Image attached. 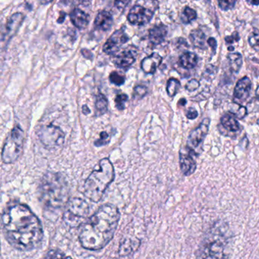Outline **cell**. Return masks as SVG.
Instances as JSON below:
<instances>
[{
  "label": "cell",
  "mask_w": 259,
  "mask_h": 259,
  "mask_svg": "<svg viewBox=\"0 0 259 259\" xmlns=\"http://www.w3.org/2000/svg\"><path fill=\"white\" fill-rule=\"evenodd\" d=\"M114 177L113 165L108 158L102 159L99 169H95L84 183V196L94 202L101 201Z\"/></svg>",
  "instance_id": "cell-4"
},
{
  "label": "cell",
  "mask_w": 259,
  "mask_h": 259,
  "mask_svg": "<svg viewBox=\"0 0 259 259\" xmlns=\"http://www.w3.org/2000/svg\"><path fill=\"white\" fill-rule=\"evenodd\" d=\"M81 53H82L83 55H84V57H86L87 59H92V54L90 52V51H88V50H82V51H81Z\"/></svg>",
  "instance_id": "cell-40"
},
{
  "label": "cell",
  "mask_w": 259,
  "mask_h": 259,
  "mask_svg": "<svg viewBox=\"0 0 259 259\" xmlns=\"http://www.w3.org/2000/svg\"><path fill=\"white\" fill-rule=\"evenodd\" d=\"M239 35L237 32H234L231 36H227V37H225V41L227 42V44H233L235 42L239 41Z\"/></svg>",
  "instance_id": "cell-37"
},
{
  "label": "cell",
  "mask_w": 259,
  "mask_h": 259,
  "mask_svg": "<svg viewBox=\"0 0 259 259\" xmlns=\"http://www.w3.org/2000/svg\"><path fill=\"white\" fill-rule=\"evenodd\" d=\"M110 141V136L106 132H102L100 135V139L95 141V145L97 147L104 146L109 144Z\"/></svg>",
  "instance_id": "cell-32"
},
{
  "label": "cell",
  "mask_w": 259,
  "mask_h": 259,
  "mask_svg": "<svg viewBox=\"0 0 259 259\" xmlns=\"http://www.w3.org/2000/svg\"><path fill=\"white\" fill-rule=\"evenodd\" d=\"M207 44H208L209 46L211 48L212 51H213V53H215V51H216L217 46V41L213 37H210V38L207 40Z\"/></svg>",
  "instance_id": "cell-39"
},
{
  "label": "cell",
  "mask_w": 259,
  "mask_h": 259,
  "mask_svg": "<svg viewBox=\"0 0 259 259\" xmlns=\"http://www.w3.org/2000/svg\"><path fill=\"white\" fill-rule=\"evenodd\" d=\"M179 63L184 69H194L198 63V57L194 53L186 52L180 57Z\"/></svg>",
  "instance_id": "cell-23"
},
{
  "label": "cell",
  "mask_w": 259,
  "mask_h": 259,
  "mask_svg": "<svg viewBox=\"0 0 259 259\" xmlns=\"http://www.w3.org/2000/svg\"><path fill=\"white\" fill-rule=\"evenodd\" d=\"M162 63V57L158 54H151L149 57H145L141 63V67L145 74H154L157 68Z\"/></svg>",
  "instance_id": "cell-17"
},
{
  "label": "cell",
  "mask_w": 259,
  "mask_h": 259,
  "mask_svg": "<svg viewBox=\"0 0 259 259\" xmlns=\"http://www.w3.org/2000/svg\"><path fill=\"white\" fill-rule=\"evenodd\" d=\"M65 17H66V14H65L64 13H61V14H60V17L59 18V23H63V22H64Z\"/></svg>",
  "instance_id": "cell-42"
},
{
  "label": "cell",
  "mask_w": 259,
  "mask_h": 259,
  "mask_svg": "<svg viewBox=\"0 0 259 259\" xmlns=\"http://www.w3.org/2000/svg\"><path fill=\"white\" fill-rule=\"evenodd\" d=\"M220 9L223 11H228L234 8L236 0H218Z\"/></svg>",
  "instance_id": "cell-28"
},
{
  "label": "cell",
  "mask_w": 259,
  "mask_h": 259,
  "mask_svg": "<svg viewBox=\"0 0 259 259\" xmlns=\"http://www.w3.org/2000/svg\"><path fill=\"white\" fill-rule=\"evenodd\" d=\"M230 67L233 72L238 73L242 65V57L239 53H233L228 55Z\"/></svg>",
  "instance_id": "cell-25"
},
{
  "label": "cell",
  "mask_w": 259,
  "mask_h": 259,
  "mask_svg": "<svg viewBox=\"0 0 259 259\" xmlns=\"http://www.w3.org/2000/svg\"><path fill=\"white\" fill-rule=\"evenodd\" d=\"M108 110V101L107 98L102 94H99L97 96L96 102H95V110L97 116H101L107 113Z\"/></svg>",
  "instance_id": "cell-24"
},
{
  "label": "cell",
  "mask_w": 259,
  "mask_h": 259,
  "mask_svg": "<svg viewBox=\"0 0 259 259\" xmlns=\"http://www.w3.org/2000/svg\"><path fill=\"white\" fill-rule=\"evenodd\" d=\"M247 2L251 5L256 6V7L258 6V0H247Z\"/></svg>",
  "instance_id": "cell-43"
},
{
  "label": "cell",
  "mask_w": 259,
  "mask_h": 259,
  "mask_svg": "<svg viewBox=\"0 0 259 259\" xmlns=\"http://www.w3.org/2000/svg\"><path fill=\"white\" fill-rule=\"evenodd\" d=\"M147 93H148V89L145 86H136L134 89V98L136 99H141L144 98Z\"/></svg>",
  "instance_id": "cell-33"
},
{
  "label": "cell",
  "mask_w": 259,
  "mask_h": 259,
  "mask_svg": "<svg viewBox=\"0 0 259 259\" xmlns=\"http://www.w3.org/2000/svg\"><path fill=\"white\" fill-rule=\"evenodd\" d=\"M24 19H25V16L22 14V13H16V14L12 16L11 18L9 19L8 22H7V31H8L7 36L10 38H11L19 31Z\"/></svg>",
  "instance_id": "cell-21"
},
{
  "label": "cell",
  "mask_w": 259,
  "mask_h": 259,
  "mask_svg": "<svg viewBox=\"0 0 259 259\" xmlns=\"http://www.w3.org/2000/svg\"><path fill=\"white\" fill-rule=\"evenodd\" d=\"M189 39L195 48L200 50L207 49V47L205 45V34L201 30L196 29L192 31L189 35Z\"/></svg>",
  "instance_id": "cell-22"
},
{
  "label": "cell",
  "mask_w": 259,
  "mask_h": 259,
  "mask_svg": "<svg viewBox=\"0 0 259 259\" xmlns=\"http://www.w3.org/2000/svg\"><path fill=\"white\" fill-rule=\"evenodd\" d=\"M89 214L88 203L81 198H72L66 203L63 221L71 228H76L82 225Z\"/></svg>",
  "instance_id": "cell-6"
},
{
  "label": "cell",
  "mask_w": 259,
  "mask_h": 259,
  "mask_svg": "<svg viewBox=\"0 0 259 259\" xmlns=\"http://www.w3.org/2000/svg\"><path fill=\"white\" fill-rule=\"evenodd\" d=\"M225 242V239L220 235H217V236H209L203 243L202 246L198 250L197 257L205 258L224 257V249Z\"/></svg>",
  "instance_id": "cell-8"
},
{
  "label": "cell",
  "mask_w": 259,
  "mask_h": 259,
  "mask_svg": "<svg viewBox=\"0 0 259 259\" xmlns=\"http://www.w3.org/2000/svg\"><path fill=\"white\" fill-rule=\"evenodd\" d=\"M141 245L140 239L136 237L126 238L125 240L121 242L118 254L120 257L130 255L133 254L139 248Z\"/></svg>",
  "instance_id": "cell-16"
},
{
  "label": "cell",
  "mask_w": 259,
  "mask_h": 259,
  "mask_svg": "<svg viewBox=\"0 0 259 259\" xmlns=\"http://www.w3.org/2000/svg\"><path fill=\"white\" fill-rule=\"evenodd\" d=\"M200 83L197 79H192L186 84V89L189 92H194L199 88Z\"/></svg>",
  "instance_id": "cell-34"
},
{
  "label": "cell",
  "mask_w": 259,
  "mask_h": 259,
  "mask_svg": "<svg viewBox=\"0 0 259 259\" xmlns=\"http://www.w3.org/2000/svg\"><path fill=\"white\" fill-rule=\"evenodd\" d=\"M82 111L84 114H89V113H90L91 110L90 109H89V107H87V106L84 105L83 106Z\"/></svg>",
  "instance_id": "cell-41"
},
{
  "label": "cell",
  "mask_w": 259,
  "mask_h": 259,
  "mask_svg": "<svg viewBox=\"0 0 259 259\" xmlns=\"http://www.w3.org/2000/svg\"><path fill=\"white\" fill-rule=\"evenodd\" d=\"M251 89V81L247 76L243 77L236 83L233 93L235 104H241L249 97Z\"/></svg>",
  "instance_id": "cell-14"
},
{
  "label": "cell",
  "mask_w": 259,
  "mask_h": 259,
  "mask_svg": "<svg viewBox=\"0 0 259 259\" xmlns=\"http://www.w3.org/2000/svg\"><path fill=\"white\" fill-rule=\"evenodd\" d=\"M113 16L107 11H101L98 13L95 21V27L98 30L107 31L113 25Z\"/></svg>",
  "instance_id": "cell-19"
},
{
  "label": "cell",
  "mask_w": 259,
  "mask_h": 259,
  "mask_svg": "<svg viewBox=\"0 0 259 259\" xmlns=\"http://www.w3.org/2000/svg\"><path fill=\"white\" fill-rule=\"evenodd\" d=\"M181 87V84L176 78H169L166 84V92L170 98L176 96Z\"/></svg>",
  "instance_id": "cell-27"
},
{
  "label": "cell",
  "mask_w": 259,
  "mask_h": 259,
  "mask_svg": "<svg viewBox=\"0 0 259 259\" xmlns=\"http://www.w3.org/2000/svg\"><path fill=\"white\" fill-rule=\"evenodd\" d=\"M110 80L113 84L117 86L122 85L125 83V78L119 75L117 72H113L110 73Z\"/></svg>",
  "instance_id": "cell-31"
},
{
  "label": "cell",
  "mask_w": 259,
  "mask_h": 259,
  "mask_svg": "<svg viewBox=\"0 0 259 259\" xmlns=\"http://www.w3.org/2000/svg\"><path fill=\"white\" fill-rule=\"evenodd\" d=\"M154 16V10L145 8L141 5H136L130 10L127 19L133 25L142 26L151 22Z\"/></svg>",
  "instance_id": "cell-9"
},
{
  "label": "cell",
  "mask_w": 259,
  "mask_h": 259,
  "mask_svg": "<svg viewBox=\"0 0 259 259\" xmlns=\"http://www.w3.org/2000/svg\"><path fill=\"white\" fill-rule=\"evenodd\" d=\"M194 155H197L194 150L189 147H186V151L180 152V164L182 172L185 176H190L195 172L196 169V162Z\"/></svg>",
  "instance_id": "cell-11"
},
{
  "label": "cell",
  "mask_w": 259,
  "mask_h": 259,
  "mask_svg": "<svg viewBox=\"0 0 259 259\" xmlns=\"http://www.w3.org/2000/svg\"><path fill=\"white\" fill-rule=\"evenodd\" d=\"M25 133L19 126H15L6 141L2 151L3 161L5 163H15L23 152Z\"/></svg>",
  "instance_id": "cell-5"
},
{
  "label": "cell",
  "mask_w": 259,
  "mask_h": 259,
  "mask_svg": "<svg viewBox=\"0 0 259 259\" xmlns=\"http://www.w3.org/2000/svg\"><path fill=\"white\" fill-rule=\"evenodd\" d=\"M70 19L73 25L78 29L83 30L89 25L90 17L80 9H75L70 14Z\"/></svg>",
  "instance_id": "cell-20"
},
{
  "label": "cell",
  "mask_w": 259,
  "mask_h": 259,
  "mask_svg": "<svg viewBox=\"0 0 259 259\" xmlns=\"http://www.w3.org/2000/svg\"><path fill=\"white\" fill-rule=\"evenodd\" d=\"M37 136L41 143L48 149H55L64 143V133L60 127L56 125H43L39 128Z\"/></svg>",
  "instance_id": "cell-7"
},
{
  "label": "cell",
  "mask_w": 259,
  "mask_h": 259,
  "mask_svg": "<svg viewBox=\"0 0 259 259\" xmlns=\"http://www.w3.org/2000/svg\"><path fill=\"white\" fill-rule=\"evenodd\" d=\"M131 0H115V6L119 11H123Z\"/></svg>",
  "instance_id": "cell-35"
},
{
  "label": "cell",
  "mask_w": 259,
  "mask_h": 259,
  "mask_svg": "<svg viewBox=\"0 0 259 259\" xmlns=\"http://www.w3.org/2000/svg\"><path fill=\"white\" fill-rule=\"evenodd\" d=\"M120 219L116 206L105 204L81 225L79 240L86 249L96 251L104 248L114 236Z\"/></svg>",
  "instance_id": "cell-2"
},
{
  "label": "cell",
  "mask_w": 259,
  "mask_h": 259,
  "mask_svg": "<svg viewBox=\"0 0 259 259\" xmlns=\"http://www.w3.org/2000/svg\"><path fill=\"white\" fill-rule=\"evenodd\" d=\"M2 223L7 240L17 249H34L43 240V227L40 220L25 204L9 206L3 214Z\"/></svg>",
  "instance_id": "cell-1"
},
{
  "label": "cell",
  "mask_w": 259,
  "mask_h": 259,
  "mask_svg": "<svg viewBox=\"0 0 259 259\" xmlns=\"http://www.w3.org/2000/svg\"><path fill=\"white\" fill-rule=\"evenodd\" d=\"M45 257L55 258V257H67V256L65 255L64 254H62V253H58L57 251H51L48 253V254L45 256Z\"/></svg>",
  "instance_id": "cell-38"
},
{
  "label": "cell",
  "mask_w": 259,
  "mask_h": 259,
  "mask_svg": "<svg viewBox=\"0 0 259 259\" xmlns=\"http://www.w3.org/2000/svg\"><path fill=\"white\" fill-rule=\"evenodd\" d=\"M220 131L224 136H234L239 133L241 130L240 125L236 119V116L233 113H225L221 117Z\"/></svg>",
  "instance_id": "cell-13"
},
{
  "label": "cell",
  "mask_w": 259,
  "mask_h": 259,
  "mask_svg": "<svg viewBox=\"0 0 259 259\" xmlns=\"http://www.w3.org/2000/svg\"><path fill=\"white\" fill-rule=\"evenodd\" d=\"M128 40V37L124 32L123 27L122 29L117 30L112 34L104 45L103 51L108 55H114L119 51L120 47Z\"/></svg>",
  "instance_id": "cell-10"
},
{
  "label": "cell",
  "mask_w": 259,
  "mask_h": 259,
  "mask_svg": "<svg viewBox=\"0 0 259 259\" xmlns=\"http://www.w3.org/2000/svg\"><path fill=\"white\" fill-rule=\"evenodd\" d=\"M198 111L194 107H190L186 112V117L189 119H195L198 117Z\"/></svg>",
  "instance_id": "cell-36"
},
{
  "label": "cell",
  "mask_w": 259,
  "mask_h": 259,
  "mask_svg": "<svg viewBox=\"0 0 259 259\" xmlns=\"http://www.w3.org/2000/svg\"><path fill=\"white\" fill-rule=\"evenodd\" d=\"M197 19V13L195 10L191 9L190 7H186L180 16V20L185 25L190 24L192 21Z\"/></svg>",
  "instance_id": "cell-26"
},
{
  "label": "cell",
  "mask_w": 259,
  "mask_h": 259,
  "mask_svg": "<svg viewBox=\"0 0 259 259\" xmlns=\"http://www.w3.org/2000/svg\"><path fill=\"white\" fill-rule=\"evenodd\" d=\"M38 190L42 204L48 208H60L69 201V184L61 174L49 172L44 176Z\"/></svg>",
  "instance_id": "cell-3"
},
{
  "label": "cell",
  "mask_w": 259,
  "mask_h": 259,
  "mask_svg": "<svg viewBox=\"0 0 259 259\" xmlns=\"http://www.w3.org/2000/svg\"><path fill=\"white\" fill-rule=\"evenodd\" d=\"M186 103H187V101H186L185 98H182V99H180V101H179L178 105L184 107V106L186 105Z\"/></svg>",
  "instance_id": "cell-44"
},
{
  "label": "cell",
  "mask_w": 259,
  "mask_h": 259,
  "mask_svg": "<svg viewBox=\"0 0 259 259\" xmlns=\"http://www.w3.org/2000/svg\"><path fill=\"white\" fill-rule=\"evenodd\" d=\"M248 43L256 51H258V31L257 28H254V31L250 34Z\"/></svg>",
  "instance_id": "cell-30"
},
{
  "label": "cell",
  "mask_w": 259,
  "mask_h": 259,
  "mask_svg": "<svg viewBox=\"0 0 259 259\" xmlns=\"http://www.w3.org/2000/svg\"><path fill=\"white\" fill-rule=\"evenodd\" d=\"M167 34V28L164 25H155L149 31L150 43L155 47L164 40Z\"/></svg>",
  "instance_id": "cell-18"
},
{
  "label": "cell",
  "mask_w": 259,
  "mask_h": 259,
  "mask_svg": "<svg viewBox=\"0 0 259 259\" xmlns=\"http://www.w3.org/2000/svg\"><path fill=\"white\" fill-rule=\"evenodd\" d=\"M54 0H40V4L42 5H47V4H49L50 3L53 2Z\"/></svg>",
  "instance_id": "cell-45"
},
{
  "label": "cell",
  "mask_w": 259,
  "mask_h": 259,
  "mask_svg": "<svg viewBox=\"0 0 259 259\" xmlns=\"http://www.w3.org/2000/svg\"><path fill=\"white\" fill-rule=\"evenodd\" d=\"M128 95L125 94H121L118 95L115 98V104H116V107L119 110H123L125 108V104L128 101Z\"/></svg>",
  "instance_id": "cell-29"
},
{
  "label": "cell",
  "mask_w": 259,
  "mask_h": 259,
  "mask_svg": "<svg viewBox=\"0 0 259 259\" xmlns=\"http://www.w3.org/2000/svg\"><path fill=\"white\" fill-rule=\"evenodd\" d=\"M210 123V119L208 118H206V119H203L198 127L191 132L189 139H188V147L197 148L202 143L208 133Z\"/></svg>",
  "instance_id": "cell-12"
},
{
  "label": "cell",
  "mask_w": 259,
  "mask_h": 259,
  "mask_svg": "<svg viewBox=\"0 0 259 259\" xmlns=\"http://www.w3.org/2000/svg\"><path fill=\"white\" fill-rule=\"evenodd\" d=\"M233 50H234V48H233V47H230V48H228L229 51H233Z\"/></svg>",
  "instance_id": "cell-46"
},
{
  "label": "cell",
  "mask_w": 259,
  "mask_h": 259,
  "mask_svg": "<svg viewBox=\"0 0 259 259\" xmlns=\"http://www.w3.org/2000/svg\"><path fill=\"white\" fill-rule=\"evenodd\" d=\"M136 62V57L131 50L126 49L116 54L113 58V63L116 67L128 69Z\"/></svg>",
  "instance_id": "cell-15"
}]
</instances>
